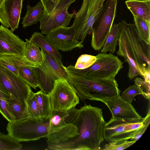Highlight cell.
<instances>
[{
  "label": "cell",
  "instance_id": "1",
  "mask_svg": "<svg viewBox=\"0 0 150 150\" xmlns=\"http://www.w3.org/2000/svg\"><path fill=\"white\" fill-rule=\"evenodd\" d=\"M106 122L102 109L91 104L79 109L73 122L77 127L79 135L67 141L59 142H46L48 148L55 150H100L104 140V127Z\"/></svg>",
  "mask_w": 150,
  "mask_h": 150
},
{
  "label": "cell",
  "instance_id": "2",
  "mask_svg": "<svg viewBox=\"0 0 150 150\" xmlns=\"http://www.w3.org/2000/svg\"><path fill=\"white\" fill-rule=\"evenodd\" d=\"M120 34L117 54L122 57L129 66L130 80L150 71V44L140 38L134 24L123 20L118 23Z\"/></svg>",
  "mask_w": 150,
  "mask_h": 150
},
{
  "label": "cell",
  "instance_id": "3",
  "mask_svg": "<svg viewBox=\"0 0 150 150\" xmlns=\"http://www.w3.org/2000/svg\"><path fill=\"white\" fill-rule=\"evenodd\" d=\"M69 72L71 79L70 84L82 101L87 99L103 103L120 94L115 79L94 78Z\"/></svg>",
  "mask_w": 150,
  "mask_h": 150
},
{
  "label": "cell",
  "instance_id": "4",
  "mask_svg": "<svg viewBox=\"0 0 150 150\" xmlns=\"http://www.w3.org/2000/svg\"><path fill=\"white\" fill-rule=\"evenodd\" d=\"M41 51L43 56L42 62L37 67H33L41 90L44 93L49 94L53 88L55 81L60 79H65L70 84V74L62 62L42 49Z\"/></svg>",
  "mask_w": 150,
  "mask_h": 150
},
{
  "label": "cell",
  "instance_id": "5",
  "mask_svg": "<svg viewBox=\"0 0 150 150\" xmlns=\"http://www.w3.org/2000/svg\"><path fill=\"white\" fill-rule=\"evenodd\" d=\"M79 110L75 108L66 112L52 110L49 118V133L46 141L59 142L77 136L78 129L72 122L77 117Z\"/></svg>",
  "mask_w": 150,
  "mask_h": 150
},
{
  "label": "cell",
  "instance_id": "6",
  "mask_svg": "<svg viewBox=\"0 0 150 150\" xmlns=\"http://www.w3.org/2000/svg\"><path fill=\"white\" fill-rule=\"evenodd\" d=\"M95 62L87 68L80 69L69 65L67 69L75 74L103 79H115L116 75L123 67V62L112 53H101L96 56Z\"/></svg>",
  "mask_w": 150,
  "mask_h": 150
},
{
  "label": "cell",
  "instance_id": "7",
  "mask_svg": "<svg viewBox=\"0 0 150 150\" xmlns=\"http://www.w3.org/2000/svg\"><path fill=\"white\" fill-rule=\"evenodd\" d=\"M49 119L38 120L30 117L9 122L6 130L8 134L20 142L47 138L49 133Z\"/></svg>",
  "mask_w": 150,
  "mask_h": 150
},
{
  "label": "cell",
  "instance_id": "8",
  "mask_svg": "<svg viewBox=\"0 0 150 150\" xmlns=\"http://www.w3.org/2000/svg\"><path fill=\"white\" fill-rule=\"evenodd\" d=\"M149 109L144 118L137 119H120L112 117L105 123L104 139L109 142L121 143L127 141L137 130L143 127L150 118Z\"/></svg>",
  "mask_w": 150,
  "mask_h": 150
},
{
  "label": "cell",
  "instance_id": "9",
  "mask_svg": "<svg viewBox=\"0 0 150 150\" xmlns=\"http://www.w3.org/2000/svg\"><path fill=\"white\" fill-rule=\"evenodd\" d=\"M106 0H83L71 26L75 38L83 41L92 32L93 25Z\"/></svg>",
  "mask_w": 150,
  "mask_h": 150
},
{
  "label": "cell",
  "instance_id": "10",
  "mask_svg": "<svg viewBox=\"0 0 150 150\" xmlns=\"http://www.w3.org/2000/svg\"><path fill=\"white\" fill-rule=\"evenodd\" d=\"M93 27L91 46L99 51L104 45L115 17L117 0H106Z\"/></svg>",
  "mask_w": 150,
  "mask_h": 150
},
{
  "label": "cell",
  "instance_id": "11",
  "mask_svg": "<svg viewBox=\"0 0 150 150\" xmlns=\"http://www.w3.org/2000/svg\"><path fill=\"white\" fill-rule=\"evenodd\" d=\"M49 94L52 110L67 111L79 103V98L75 90L65 79L56 80Z\"/></svg>",
  "mask_w": 150,
  "mask_h": 150
},
{
  "label": "cell",
  "instance_id": "12",
  "mask_svg": "<svg viewBox=\"0 0 150 150\" xmlns=\"http://www.w3.org/2000/svg\"><path fill=\"white\" fill-rule=\"evenodd\" d=\"M76 0H61L48 14L42 13L40 18L41 33L46 34L59 27L68 26L74 13L69 14L68 10Z\"/></svg>",
  "mask_w": 150,
  "mask_h": 150
},
{
  "label": "cell",
  "instance_id": "13",
  "mask_svg": "<svg viewBox=\"0 0 150 150\" xmlns=\"http://www.w3.org/2000/svg\"><path fill=\"white\" fill-rule=\"evenodd\" d=\"M0 83L11 97L17 99L26 100L32 91L30 87L20 76L0 64Z\"/></svg>",
  "mask_w": 150,
  "mask_h": 150
},
{
  "label": "cell",
  "instance_id": "14",
  "mask_svg": "<svg viewBox=\"0 0 150 150\" xmlns=\"http://www.w3.org/2000/svg\"><path fill=\"white\" fill-rule=\"evenodd\" d=\"M45 38L56 49L63 52L83 47L82 44L83 41H79L75 38L71 27L57 28L47 34Z\"/></svg>",
  "mask_w": 150,
  "mask_h": 150
},
{
  "label": "cell",
  "instance_id": "15",
  "mask_svg": "<svg viewBox=\"0 0 150 150\" xmlns=\"http://www.w3.org/2000/svg\"><path fill=\"white\" fill-rule=\"evenodd\" d=\"M25 43L13 32L0 26V56L13 55L25 57Z\"/></svg>",
  "mask_w": 150,
  "mask_h": 150
},
{
  "label": "cell",
  "instance_id": "16",
  "mask_svg": "<svg viewBox=\"0 0 150 150\" xmlns=\"http://www.w3.org/2000/svg\"><path fill=\"white\" fill-rule=\"evenodd\" d=\"M103 103L108 107L113 118L132 120L142 118L131 103L124 100L120 94Z\"/></svg>",
  "mask_w": 150,
  "mask_h": 150
},
{
  "label": "cell",
  "instance_id": "17",
  "mask_svg": "<svg viewBox=\"0 0 150 150\" xmlns=\"http://www.w3.org/2000/svg\"><path fill=\"white\" fill-rule=\"evenodd\" d=\"M24 0H4V8L10 27L13 32L18 28Z\"/></svg>",
  "mask_w": 150,
  "mask_h": 150
},
{
  "label": "cell",
  "instance_id": "18",
  "mask_svg": "<svg viewBox=\"0 0 150 150\" xmlns=\"http://www.w3.org/2000/svg\"><path fill=\"white\" fill-rule=\"evenodd\" d=\"M125 4L133 16L150 22V0H128L125 1Z\"/></svg>",
  "mask_w": 150,
  "mask_h": 150
},
{
  "label": "cell",
  "instance_id": "19",
  "mask_svg": "<svg viewBox=\"0 0 150 150\" xmlns=\"http://www.w3.org/2000/svg\"><path fill=\"white\" fill-rule=\"evenodd\" d=\"M8 105L9 112L15 121L29 117L25 100L11 97L8 99Z\"/></svg>",
  "mask_w": 150,
  "mask_h": 150
},
{
  "label": "cell",
  "instance_id": "20",
  "mask_svg": "<svg viewBox=\"0 0 150 150\" xmlns=\"http://www.w3.org/2000/svg\"><path fill=\"white\" fill-rule=\"evenodd\" d=\"M29 40L43 51L62 62V54L58 50L46 40L45 36L42 34L38 32H35L32 34Z\"/></svg>",
  "mask_w": 150,
  "mask_h": 150
},
{
  "label": "cell",
  "instance_id": "21",
  "mask_svg": "<svg viewBox=\"0 0 150 150\" xmlns=\"http://www.w3.org/2000/svg\"><path fill=\"white\" fill-rule=\"evenodd\" d=\"M26 8L27 11L23 18L22 23L24 28L30 26L40 21V18L43 12V6L40 1L34 6L31 7L28 5Z\"/></svg>",
  "mask_w": 150,
  "mask_h": 150
},
{
  "label": "cell",
  "instance_id": "22",
  "mask_svg": "<svg viewBox=\"0 0 150 150\" xmlns=\"http://www.w3.org/2000/svg\"><path fill=\"white\" fill-rule=\"evenodd\" d=\"M37 103L42 119H48L51 115L52 108L49 94L41 90L35 93Z\"/></svg>",
  "mask_w": 150,
  "mask_h": 150
},
{
  "label": "cell",
  "instance_id": "23",
  "mask_svg": "<svg viewBox=\"0 0 150 150\" xmlns=\"http://www.w3.org/2000/svg\"><path fill=\"white\" fill-rule=\"evenodd\" d=\"M120 30L118 24H112L105 42L100 51L101 53H106L110 52L113 53L116 51L118 45Z\"/></svg>",
  "mask_w": 150,
  "mask_h": 150
},
{
  "label": "cell",
  "instance_id": "24",
  "mask_svg": "<svg viewBox=\"0 0 150 150\" xmlns=\"http://www.w3.org/2000/svg\"><path fill=\"white\" fill-rule=\"evenodd\" d=\"M25 57L29 61L39 66L42 62L43 56L39 47L30 42L28 39H25Z\"/></svg>",
  "mask_w": 150,
  "mask_h": 150
},
{
  "label": "cell",
  "instance_id": "25",
  "mask_svg": "<svg viewBox=\"0 0 150 150\" xmlns=\"http://www.w3.org/2000/svg\"><path fill=\"white\" fill-rule=\"evenodd\" d=\"M18 69L19 76L30 87L35 89L39 87L38 77L33 67L22 66L19 67Z\"/></svg>",
  "mask_w": 150,
  "mask_h": 150
},
{
  "label": "cell",
  "instance_id": "26",
  "mask_svg": "<svg viewBox=\"0 0 150 150\" xmlns=\"http://www.w3.org/2000/svg\"><path fill=\"white\" fill-rule=\"evenodd\" d=\"M134 25L140 38L150 44V22L140 18L133 16Z\"/></svg>",
  "mask_w": 150,
  "mask_h": 150
},
{
  "label": "cell",
  "instance_id": "27",
  "mask_svg": "<svg viewBox=\"0 0 150 150\" xmlns=\"http://www.w3.org/2000/svg\"><path fill=\"white\" fill-rule=\"evenodd\" d=\"M11 97L0 83V113L9 122H15L8 108V99Z\"/></svg>",
  "mask_w": 150,
  "mask_h": 150
},
{
  "label": "cell",
  "instance_id": "28",
  "mask_svg": "<svg viewBox=\"0 0 150 150\" xmlns=\"http://www.w3.org/2000/svg\"><path fill=\"white\" fill-rule=\"evenodd\" d=\"M22 147L19 142L8 134L0 132V150H20Z\"/></svg>",
  "mask_w": 150,
  "mask_h": 150
},
{
  "label": "cell",
  "instance_id": "29",
  "mask_svg": "<svg viewBox=\"0 0 150 150\" xmlns=\"http://www.w3.org/2000/svg\"><path fill=\"white\" fill-rule=\"evenodd\" d=\"M25 100L29 117L38 120H42L43 119L41 117L38 106L35 93L31 91L28 98Z\"/></svg>",
  "mask_w": 150,
  "mask_h": 150
},
{
  "label": "cell",
  "instance_id": "30",
  "mask_svg": "<svg viewBox=\"0 0 150 150\" xmlns=\"http://www.w3.org/2000/svg\"><path fill=\"white\" fill-rule=\"evenodd\" d=\"M96 56L88 54H83L79 56L74 66L75 68L83 69L91 66L96 61Z\"/></svg>",
  "mask_w": 150,
  "mask_h": 150
},
{
  "label": "cell",
  "instance_id": "31",
  "mask_svg": "<svg viewBox=\"0 0 150 150\" xmlns=\"http://www.w3.org/2000/svg\"><path fill=\"white\" fill-rule=\"evenodd\" d=\"M135 84L137 87L142 95L145 98L149 100L150 96V83L144 79L136 77L134 80Z\"/></svg>",
  "mask_w": 150,
  "mask_h": 150
},
{
  "label": "cell",
  "instance_id": "32",
  "mask_svg": "<svg viewBox=\"0 0 150 150\" xmlns=\"http://www.w3.org/2000/svg\"><path fill=\"white\" fill-rule=\"evenodd\" d=\"M142 94L137 87L134 84L129 86L122 93L121 97L125 101L131 103L135 96Z\"/></svg>",
  "mask_w": 150,
  "mask_h": 150
},
{
  "label": "cell",
  "instance_id": "33",
  "mask_svg": "<svg viewBox=\"0 0 150 150\" xmlns=\"http://www.w3.org/2000/svg\"><path fill=\"white\" fill-rule=\"evenodd\" d=\"M136 142L134 141H127L123 143H116L109 142L108 144L105 145L104 149L105 150H121L125 149L131 146Z\"/></svg>",
  "mask_w": 150,
  "mask_h": 150
},
{
  "label": "cell",
  "instance_id": "34",
  "mask_svg": "<svg viewBox=\"0 0 150 150\" xmlns=\"http://www.w3.org/2000/svg\"><path fill=\"white\" fill-rule=\"evenodd\" d=\"M43 6L42 14H48L56 6L61 0H40Z\"/></svg>",
  "mask_w": 150,
  "mask_h": 150
},
{
  "label": "cell",
  "instance_id": "35",
  "mask_svg": "<svg viewBox=\"0 0 150 150\" xmlns=\"http://www.w3.org/2000/svg\"><path fill=\"white\" fill-rule=\"evenodd\" d=\"M4 0H0V22L7 28L10 27L4 8Z\"/></svg>",
  "mask_w": 150,
  "mask_h": 150
},
{
  "label": "cell",
  "instance_id": "36",
  "mask_svg": "<svg viewBox=\"0 0 150 150\" xmlns=\"http://www.w3.org/2000/svg\"><path fill=\"white\" fill-rule=\"evenodd\" d=\"M150 122V118L149 119L145 125L134 132L130 137L131 141L136 142L142 136L148 127Z\"/></svg>",
  "mask_w": 150,
  "mask_h": 150
},
{
  "label": "cell",
  "instance_id": "37",
  "mask_svg": "<svg viewBox=\"0 0 150 150\" xmlns=\"http://www.w3.org/2000/svg\"><path fill=\"white\" fill-rule=\"evenodd\" d=\"M143 77L146 82L150 83V71L146 72L144 74Z\"/></svg>",
  "mask_w": 150,
  "mask_h": 150
},
{
  "label": "cell",
  "instance_id": "38",
  "mask_svg": "<svg viewBox=\"0 0 150 150\" xmlns=\"http://www.w3.org/2000/svg\"></svg>",
  "mask_w": 150,
  "mask_h": 150
}]
</instances>
